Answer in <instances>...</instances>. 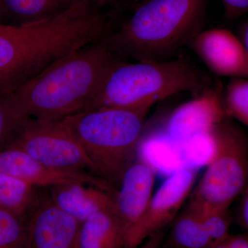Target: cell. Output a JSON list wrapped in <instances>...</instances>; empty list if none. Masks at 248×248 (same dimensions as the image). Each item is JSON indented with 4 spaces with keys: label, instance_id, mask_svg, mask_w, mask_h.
Instances as JSON below:
<instances>
[{
    "label": "cell",
    "instance_id": "cell-1",
    "mask_svg": "<svg viewBox=\"0 0 248 248\" xmlns=\"http://www.w3.org/2000/svg\"><path fill=\"white\" fill-rule=\"evenodd\" d=\"M112 30L106 9L90 0H79L62 14L39 22L0 24V93H12Z\"/></svg>",
    "mask_w": 248,
    "mask_h": 248
},
{
    "label": "cell",
    "instance_id": "cell-2",
    "mask_svg": "<svg viewBox=\"0 0 248 248\" xmlns=\"http://www.w3.org/2000/svg\"><path fill=\"white\" fill-rule=\"evenodd\" d=\"M117 57L105 38L55 62L10 93L19 110L40 121H60L87 110Z\"/></svg>",
    "mask_w": 248,
    "mask_h": 248
},
{
    "label": "cell",
    "instance_id": "cell-3",
    "mask_svg": "<svg viewBox=\"0 0 248 248\" xmlns=\"http://www.w3.org/2000/svg\"><path fill=\"white\" fill-rule=\"evenodd\" d=\"M208 0H148L105 40L119 58L166 61L202 31Z\"/></svg>",
    "mask_w": 248,
    "mask_h": 248
},
{
    "label": "cell",
    "instance_id": "cell-4",
    "mask_svg": "<svg viewBox=\"0 0 248 248\" xmlns=\"http://www.w3.org/2000/svg\"><path fill=\"white\" fill-rule=\"evenodd\" d=\"M209 87L203 72L184 59L129 62L119 58L109 68L87 110L151 109L155 103L174 94L200 93Z\"/></svg>",
    "mask_w": 248,
    "mask_h": 248
},
{
    "label": "cell",
    "instance_id": "cell-5",
    "mask_svg": "<svg viewBox=\"0 0 248 248\" xmlns=\"http://www.w3.org/2000/svg\"><path fill=\"white\" fill-rule=\"evenodd\" d=\"M151 109H91L62 120L84 148L94 174L117 190L137 157Z\"/></svg>",
    "mask_w": 248,
    "mask_h": 248
},
{
    "label": "cell",
    "instance_id": "cell-6",
    "mask_svg": "<svg viewBox=\"0 0 248 248\" xmlns=\"http://www.w3.org/2000/svg\"><path fill=\"white\" fill-rule=\"evenodd\" d=\"M212 156L190 196L198 212L226 211L248 182V139L226 116L210 132Z\"/></svg>",
    "mask_w": 248,
    "mask_h": 248
},
{
    "label": "cell",
    "instance_id": "cell-7",
    "mask_svg": "<svg viewBox=\"0 0 248 248\" xmlns=\"http://www.w3.org/2000/svg\"><path fill=\"white\" fill-rule=\"evenodd\" d=\"M11 147L22 150L53 169L94 174L84 148L62 120L31 119Z\"/></svg>",
    "mask_w": 248,
    "mask_h": 248
},
{
    "label": "cell",
    "instance_id": "cell-8",
    "mask_svg": "<svg viewBox=\"0 0 248 248\" xmlns=\"http://www.w3.org/2000/svg\"><path fill=\"white\" fill-rule=\"evenodd\" d=\"M195 168L179 170L168 177L155 193L146 211L128 228L125 248H137L152 235L164 231L176 218L190 197L197 179Z\"/></svg>",
    "mask_w": 248,
    "mask_h": 248
},
{
    "label": "cell",
    "instance_id": "cell-9",
    "mask_svg": "<svg viewBox=\"0 0 248 248\" xmlns=\"http://www.w3.org/2000/svg\"><path fill=\"white\" fill-rule=\"evenodd\" d=\"M223 89L218 84L181 104L171 112L161 136L174 143L185 145L198 137L208 135L226 117Z\"/></svg>",
    "mask_w": 248,
    "mask_h": 248
},
{
    "label": "cell",
    "instance_id": "cell-10",
    "mask_svg": "<svg viewBox=\"0 0 248 248\" xmlns=\"http://www.w3.org/2000/svg\"><path fill=\"white\" fill-rule=\"evenodd\" d=\"M189 46L208 69L217 76L248 79V50L241 38L231 31H202Z\"/></svg>",
    "mask_w": 248,
    "mask_h": 248
},
{
    "label": "cell",
    "instance_id": "cell-11",
    "mask_svg": "<svg viewBox=\"0 0 248 248\" xmlns=\"http://www.w3.org/2000/svg\"><path fill=\"white\" fill-rule=\"evenodd\" d=\"M0 172L9 174L40 188L60 184L79 183L96 186L115 193L116 189L107 181L89 172L62 170L42 164L19 148L0 152Z\"/></svg>",
    "mask_w": 248,
    "mask_h": 248
},
{
    "label": "cell",
    "instance_id": "cell-12",
    "mask_svg": "<svg viewBox=\"0 0 248 248\" xmlns=\"http://www.w3.org/2000/svg\"><path fill=\"white\" fill-rule=\"evenodd\" d=\"M81 223L53 203L46 188L28 221L29 248H80Z\"/></svg>",
    "mask_w": 248,
    "mask_h": 248
},
{
    "label": "cell",
    "instance_id": "cell-13",
    "mask_svg": "<svg viewBox=\"0 0 248 248\" xmlns=\"http://www.w3.org/2000/svg\"><path fill=\"white\" fill-rule=\"evenodd\" d=\"M155 179L154 168L142 156H137L125 170L115 202L116 212L127 231L146 211L154 194Z\"/></svg>",
    "mask_w": 248,
    "mask_h": 248
},
{
    "label": "cell",
    "instance_id": "cell-14",
    "mask_svg": "<svg viewBox=\"0 0 248 248\" xmlns=\"http://www.w3.org/2000/svg\"><path fill=\"white\" fill-rule=\"evenodd\" d=\"M50 200L80 223L94 214L116 212L115 194L79 183L60 184L46 188Z\"/></svg>",
    "mask_w": 248,
    "mask_h": 248
},
{
    "label": "cell",
    "instance_id": "cell-15",
    "mask_svg": "<svg viewBox=\"0 0 248 248\" xmlns=\"http://www.w3.org/2000/svg\"><path fill=\"white\" fill-rule=\"evenodd\" d=\"M126 232L115 212H99L81 223L80 248H125Z\"/></svg>",
    "mask_w": 248,
    "mask_h": 248
},
{
    "label": "cell",
    "instance_id": "cell-16",
    "mask_svg": "<svg viewBox=\"0 0 248 248\" xmlns=\"http://www.w3.org/2000/svg\"><path fill=\"white\" fill-rule=\"evenodd\" d=\"M79 0H0V24L19 26L62 14Z\"/></svg>",
    "mask_w": 248,
    "mask_h": 248
},
{
    "label": "cell",
    "instance_id": "cell-17",
    "mask_svg": "<svg viewBox=\"0 0 248 248\" xmlns=\"http://www.w3.org/2000/svg\"><path fill=\"white\" fill-rule=\"evenodd\" d=\"M44 188L0 172V209L29 221L40 205Z\"/></svg>",
    "mask_w": 248,
    "mask_h": 248
},
{
    "label": "cell",
    "instance_id": "cell-18",
    "mask_svg": "<svg viewBox=\"0 0 248 248\" xmlns=\"http://www.w3.org/2000/svg\"><path fill=\"white\" fill-rule=\"evenodd\" d=\"M213 244L200 215L190 206L176 219L168 242L170 248H208Z\"/></svg>",
    "mask_w": 248,
    "mask_h": 248
},
{
    "label": "cell",
    "instance_id": "cell-19",
    "mask_svg": "<svg viewBox=\"0 0 248 248\" xmlns=\"http://www.w3.org/2000/svg\"><path fill=\"white\" fill-rule=\"evenodd\" d=\"M31 119L19 110L10 93H0V152L14 144Z\"/></svg>",
    "mask_w": 248,
    "mask_h": 248
},
{
    "label": "cell",
    "instance_id": "cell-20",
    "mask_svg": "<svg viewBox=\"0 0 248 248\" xmlns=\"http://www.w3.org/2000/svg\"><path fill=\"white\" fill-rule=\"evenodd\" d=\"M226 115L248 128V79L232 78L223 89Z\"/></svg>",
    "mask_w": 248,
    "mask_h": 248
},
{
    "label": "cell",
    "instance_id": "cell-21",
    "mask_svg": "<svg viewBox=\"0 0 248 248\" xmlns=\"http://www.w3.org/2000/svg\"><path fill=\"white\" fill-rule=\"evenodd\" d=\"M28 221L0 209V248H29Z\"/></svg>",
    "mask_w": 248,
    "mask_h": 248
},
{
    "label": "cell",
    "instance_id": "cell-22",
    "mask_svg": "<svg viewBox=\"0 0 248 248\" xmlns=\"http://www.w3.org/2000/svg\"><path fill=\"white\" fill-rule=\"evenodd\" d=\"M197 212L200 215L204 228L213 243L223 241L231 234V217L228 210Z\"/></svg>",
    "mask_w": 248,
    "mask_h": 248
},
{
    "label": "cell",
    "instance_id": "cell-23",
    "mask_svg": "<svg viewBox=\"0 0 248 248\" xmlns=\"http://www.w3.org/2000/svg\"><path fill=\"white\" fill-rule=\"evenodd\" d=\"M228 19L235 20L248 13V0H221Z\"/></svg>",
    "mask_w": 248,
    "mask_h": 248
},
{
    "label": "cell",
    "instance_id": "cell-24",
    "mask_svg": "<svg viewBox=\"0 0 248 248\" xmlns=\"http://www.w3.org/2000/svg\"><path fill=\"white\" fill-rule=\"evenodd\" d=\"M208 248H248V233L231 234L226 239L213 243Z\"/></svg>",
    "mask_w": 248,
    "mask_h": 248
},
{
    "label": "cell",
    "instance_id": "cell-25",
    "mask_svg": "<svg viewBox=\"0 0 248 248\" xmlns=\"http://www.w3.org/2000/svg\"><path fill=\"white\" fill-rule=\"evenodd\" d=\"M243 193L244 196L240 208V221L246 232L248 233V182Z\"/></svg>",
    "mask_w": 248,
    "mask_h": 248
},
{
    "label": "cell",
    "instance_id": "cell-26",
    "mask_svg": "<svg viewBox=\"0 0 248 248\" xmlns=\"http://www.w3.org/2000/svg\"><path fill=\"white\" fill-rule=\"evenodd\" d=\"M164 231L152 235L143 244L140 245L137 248H160L161 243H162L163 238H164Z\"/></svg>",
    "mask_w": 248,
    "mask_h": 248
},
{
    "label": "cell",
    "instance_id": "cell-27",
    "mask_svg": "<svg viewBox=\"0 0 248 248\" xmlns=\"http://www.w3.org/2000/svg\"><path fill=\"white\" fill-rule=\"evenodd\" d=\"M90 1H92L93 2L96 3V4L102 6L104 9H107V8L115 6L116 3L119 0H90Z\"/></svg>",
    "mask_w": 248,
    "mask_h": 248
},
{
    "label": "cell",
    "instance_id": "cell-28",
    "mask_svg": "<svg viewBox=\"0 0 248 248\" xmlns=\"http://www.w3.org/2000/svg\"><path fill=\"white\" fill-rule=\"evenodd\" d=\"M240 38H241L243 43L244 44V45L246 46V48L248 50V19L245 23L244 27H243Z\"/></svg>",
    "mask_w": 248,
    "mask_h": 248
}]
</instances>
